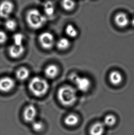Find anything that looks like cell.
<instances>
[{
	"mask_svg": "<svg viewBox=\"0 0 134 135\" xmlns=\"http://www.w3.org/2000/svg\"><path fill=\"white\" fill-rule=\"evenodd\" d=\"M114 21L118 27L125 28L130 23V20L127 14L123 12L117 13L114 16Z\"/></svg>",
	"mask_w": 134,
	"mask_h": 135,
	"instance_id": "9c48e42d",
	"label": "cell"
},
{
	"mask_svg": "<svg viewBox=\"0 0 134 135\" xmlns=\"http://www.w3.org/2000/svg\"><path fill=\"white\" fill-rule=\"evenodd\" d=\"M39 41L42 47L48 50L51 49L54 45V37L49 32H44L39 36Z\"/></svg>",
	"mask_w": 134,
	"mask_h": 135,
	"instance_id": "5b68a950",
	"label": "cell"
},
{
	"mask_svg": "<svg viewBox=\"0 0 134 135\" xmlns=\"http://www.w3.org/2000/svg\"><path fill=\"white\" fill-rule=\"evenodd\" d=\"M44 15L47 17H51L54 15L55 7L53 2L48 1L45 2L43 6Z\"/></svg>",
	"mask_w": 134,
	"mask_h": 135,
	"instance_id": "5bb4252c",
	"label": "cell"
},
{
	"mask_svg": "<svg viewBox=\"0 0 134 135\" xmlns=\"http://www.w3.org/2000/svg\"><path fill=\"white\" fill-rule=\"evenodd\" d=\"M105 128V126L103 122H96L91 126L89 133L90 135H103Z\"/></svg>",
	"mask_w": 134,
	"mask_h": 135,
	"instance_id": "7c38bea8",
	"label": "cell"
},
{
	"mask_svg": "<svg viewBox=\"0 0 134 135\" xmlns=\"http://www.w3.org/2000/svg\"><path fill=\"white\" fill-rule=\"evenodd\" d=\"M65 31L66 35L69 37L74 38L78 36V30L74 27V26L72 24L68 25L66 27Z\"/></svg>",
	"mask_w": 134,
	"mask_h": 135,
	"instance_id": "d6986e66",
	"label": "cell"
},
{
	"mask_svg": "<svg viewBox=\"0 0 134 135\" xmlns=\"http://www.w3.org/2000/svg\"><path fill=\"white\" fill-rule=\"evenodd\" d=\"M5 26L7 29L10 31H13L16 29L17 23L13 19L7 18L5 23Z\"/></svg>",
	"mask_w": 134,
	"mask_h": 135,
	"instance_id": "44dd1931",
	"label": "cell"
},
{
	"mask_svg": "<svg viewBox=\"0 0 134 135\" xmlns=\"http://www.w3.org/2000/svg\"><path fill=\"white\" fill-rule=\"evenodd\" d=\"M49 84L45 79L41 77H35L31 79L29 88L31 93L36 97H42L49 90Z\"/></svg>",
	"mask_w": 134,
	"mask_h": 135,
	"instance_id": "3957f363",
	"label": "cell"
},
{
	"mask_svg": "<svg viewBox=\"0 0 134 135\" xmlns=\"http://www.w3.org/2000/svg\"><path fill=\"white\" fill-rule=\"evenodd\" d=\"M32 127L34 132H40L45 128V124L42 121L35 120L32 123Z\"/></svg>",
	"mask_w": 134,
	"mask_h": 135,
	"instance_id": "7402d4cb",
	"label": "cell"
},
{
	"mask_svg": "<svg viewBox=\"0 0 134 135\" xmlns=\"http://www.w3.org/2000/svg\"><path fill=\"white\" fill-rule=\"evenodd\" d=\"M116 122L117 119L115 116L113 114H109L105 116L103 123L105 126L112 127L116 124Z\"/></svg>",
	"mask_w": 134,
	"mask_h": 135,
	"instance_id": "ffe728a7",
	"label": "cell"
},
{
	"mask_svg": "<svg viewBox=\"0 0 134 135\" xmlns=\"http://www.w3.org/2000/svg\"><path fill=\"white\" fill-rule=\"evenodd\" d=\"M71 45L70 41L66 37H62L56 42V47L60 50H65L68 49Z\"/></svg>",
	"mask_w": 134,
	"mask_h": 135,
	"instance_id": "e0dca14e",
	"label": "cell"
},
{
	"mask_svg": "<svg viewBox=\"0 0 134 135\" xmlns=\"http://www.w3.org/2000/svg\"><path fill=\"white\" fill-rule=\"evenodd\" d=\"M61 5L64 10L71 12L76 7V2L75 0H62Z\"/></svg>",
	"mask_w": 134,
	"mask_h": 135,
	"instance_id": "ac0fdd59",
	"label": "cell"
},
{
	"mask_svg": "<svg viewBox=\"0 0 134 135\" xmlns=\"http://www.w3.org/2000/svg\"><path fill=\"white\" fill-rule=\"evenodd\" d=\"M14 9V5L10 0H4L0 3V17L2 18H9Z\"/></svg>",
	"mask_w": 134,
	"mask_h": 135,
	"instance_id": "8992f818",
	"label": "cell"
},
{
	"mask_svg": "<svg viewBox=\"0 0 134 135\" xmlns=\"http://www.w3.org/2000/svg\"><path fill=\"white\" fill-rule=\"evenodd\" d=\"M79 120L80 119L78 116L74 113H70L66 116L64 119V122L67 126L73 127L78 124Z\"/></svg>",
	"mask_w": 134,
	"mask_h": 135,
	"instance_id": "9a60e30c",
	"label": "cell"
},
{
	"mask_svg": "<svg viewBox=\"0 0 134 135\" xmlns=\"http://www.w3.org/2000/svg\"><path fill=\"white\" fill-rule=\"evenodd\" d=\"M57 96L61 104L65 107H70L77 101V90L73 86L65 85L59 89Z\"/></svg>",
	"mask_w": 134,
	"mask_h": 135,
	"instance_id": "6da1fadb",
	"label": "cell"
},
{
	"mask_svg": "<svg viewBox=\"0 0 134 135\" xmlns=\"http://www.w3.org/2000/svg\"><path fill=\"white\" fill-rule=\"evenodd\" d=\"M37 114L36 108L33 105H29L24 109L23 116L26 122L32 123L35 121Z\"/></svg>",
	"mask_w": 134,
	"mask_h": 135,
	"instance_id": "52a82bcc",
	"label": "cell"
},
{
	"mask_svg": "<svg viewBox=\"0 0 134 135\" xmlns=\"http://www.w3.org/2000/svg\"><path fill=\"white\" fill-rule=\"evenodd\" d=\"M16 83L14 80L10 77H4L0 79V91L8 93L14 88Z\"/></svg>",
	"mask_w": 134,
	"mask_h": 135,
	"instance_id": "ba28073f",
	"label": "cell"
},
{
	"mask_svg": "<svg viewBox=\"0 0 134 135\" xmlns=\"http://www.w3.org/2000/svg\"><path fill=\"white\" fill-rule=\"evenodd\" d=\"M109 80L111 84L114 86H118L123 82V76L120 71L114 70L111 71L109 74Z\"/></svg>",
	"mask_w": 134,
	"mask_h": 135,
	"instance_id": "8fae6325",
	"label": "cell"
},
{
	"mask_svg": "<svg viewBox=\"0 0 134 135\" xmlns=\"http://www.w3.org/2000/svg\"><path fill=\"white\" fill-rule=\"evenodd\" d=\"M45 76L50 79H55L58 75L59 69L56 65L51 64L47 66L44 70Z\"/></svg>",
	"mask_w": 134,
	"mask_h": 135,
	"instance_id": "4fadbf2b",
	"label": "cell"
},
{
	"mask_svg": "<svg viewBox=\"0 0 134 135\" xmlns=\"http://www.w3.org/2000/svg\"><path fill=\"white\" fill-rule=\"evenodd\" d=\"M30 72L27 68L21 67L18 69L16 73L17 79L20 81H24L29 77Z\"/></svg>",
	"mask_w": 134,
	"mask_h": 135,
	"instance_id": "2e32d148",
	"label": "cell"
},
{
	"mask_svg": "<svg viewBox=\"0 0 134 135\" xmlns=\"http://www.w3.org/2000/svg\"><path fill=\"white\" fill-rule=\"evenodd\" d=\"M13 44L17 45H23L24 36L22 33H15L14 35L13 36Z\"/></svg>",
	"mask_w": 134,
	"mask_h": 135,
	"instance_id": "603a6c76",
	"label": "cell"
},
{
	"mask_svg": "<svg viewBox=\"0 0 134 135\" xmlns=\"http://www.w3.org/2000/svg\"><path fill=\"white\" fill-rule=\"evenodd\" d=\"M7 34L5 32L0 30V44H2L5 43L7 41Z\"/></svg>",
	"mask_w": 134,
	"mask_h": 135,
	"instance_id": "cb8c5ba5",
	"label": "cell"
},
{
	"mask_svg": "<svg viewBox=\"0 0 134 135\" xmlns=\"http://www.w3.org/2000/svg\"><path fill=\"white\" fill-rule=\"evenodd\" d=\"M25 51V47L24 45H17L13 44L9 48L8 52L10 56L14 59L19 58L24 54Z\"/></svg>",
	"mask_w": 134,
	"mask_h": 135,
	"instance_id": "30bf717a",
	"label": "cell"
},
{
	"mask_svg": "<svg viewBox=\"0 0 134 135\" xmlns=\"http://www.w3.org/2000/svg\"><path fill=\"white\" fill-rule=\"evenodd\" d=\"M131 25H132L133 26H134V17H133L132 19H131Z\"/></svg>",
	"mask_w": 134,
	"mask_h": 135,
	"instance_id": "d4e9b609",
	"label": "cell"
},
{
	"mask_svg": "<svg viewBox=\"0 0 134 135\" xmlns=\"http://www.w3.org/2000/svg\"><path fill=\"white\" fill-rule=\"evenodd\" d=\"M69 79L76 86V90L82 92H86L91 87V81L86 77L80 76L76 73H72Z\"/></svg>",
	"mask_w": 134,
	"mask_h": 135,
	"instance_id": "277c9868",
	"label": "cell"
},
{
	"mask_svg": "<svg viewBox=\"0 0 134 135\" xmlns=\"http://www.w3.org/2000/svg\"><path fill=\"white\" fill-rule=\"evenodd\" d=\"M47 19L45 15L35 8L30 9L26 16L28 25L29 27L34 30L39 29L43 27L47 23Z\"/></svg>",
	"mask_w": 134,
	"mask_h": 135,
	"instance_id": "7a4b0ae2",
	"label": "cell"
}]
</instances>
